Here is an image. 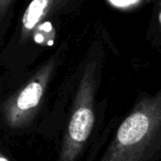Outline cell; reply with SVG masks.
<instances>
[{
	"instance_id": "obj_1",
	"label": "cell",
	"mask_w": 161,
	"mask_h": 161,
	"mask_svg": "<svg viewBox=\"0 0 161 161\" xmlns=\"http://www.w3.org/2000/svg\"><path fill=\"white\" fill-rule=\"evenodd\" d=\"M161 146V90L140 98L99 161H148Z\"/></svg>"
},
{
	"instance_id": "obj_2",
	"label": "cell",
	"mask_w": 161,
	"mask_h": 161,
	"mask_svg": "<svg viewBox=\"0 0 161 161\" xmlns=\"http://www.w3.org/2000/svg\"><path fill=\"white\" fill-rule=\"evenodd\" d=\"M101 61H88L75 92L58 161H75L92 134L95 123V95Z\"/></svg>"
},
{
	"instance_id": "obj_3",
	"label": "cell",
	"mask_w": 161,
	"mask_h": 161,
	"mask_svg": "<svg viewBox=\"0 0 161 161\" xmlns=\"http://www.w3.org/2000/svg\"><path fill=\"white\" fill-rule=\"evenodd\" d=\"M55 66L54 61H49L29 83L9 102L5 109V117L11 127H17L25 121V119L40 105L45 93L52 72Z\"/></svg>"
},
{
	"instance_id": "obj_4",
	"label": "cell",
	"mask_w": 161,
	"mask_h": 161,
	"mask_svg": "<svg viewBox=\"0 0 161 161\" xmlns=\"http://www.w3.org/2000/svg\"><path fill=\"white\" fill-rule=\"evenodd\" d=\"M56 0H32L22 17L21 36L27 39L53 7Z\"/></svg>"
},
{
	"instance_id": "obj_5",
	"label": "cell",
	"mask_w": 161,
	"mask_h": 161,
	"mask_svg": "<svg viewBox=\"0 0 161 161\" xmlns=\"http://www.w3.org/2000/svg\"><path fill=\"white\" fill-rule=\"evenodd\" d=\"M109 1L117 7H128V6L138 3L139 0H109Z\"/></svg>"
},
{
	"instance_id": "obj_6",
	"label": "cell",
	"mask_w": 161,
	"mask_h": 161,
	"mask_svg": "<svg viewBox=\"0 0 161 161\" xmlns=\"http://www.w3.org/2000/svg\"><path fill=\"white\" fill-rule=\"evenodd\" d=\"M11 1L12 0H0V20L7 12V9L11 3Z\"/></svg>"
},
{
	"instance_id": "obj_7",
	"label": "cell",
	"mask_w": 161,
	"mask_h": 161,
	"mask_svg": "<svg viewBox=\"0 0 161 161\" xmlns=\"http://www.w3.org/2000/svg\"><path fill=\"white\" fill-rule=\"evenodd\" d=\"M0 161H10V160L3 153V152L0 151Z\"/></svg>"
},
{
	"instance_id": "obj_8",
	"label": "cell",
	"mask_w": 161,
	"mask_h": 161,
	"mask_svg": "<svg viewBox=\"0 0 161 161\" xmlns=\"http://www.w3.org/2000/svg\"><path fill=\"white\" fill-rule=\"evenodd\" d=\"M158 20H159V23H160V25H161V7H160V11H159Z\"/></svg>"
}]
</instances>
